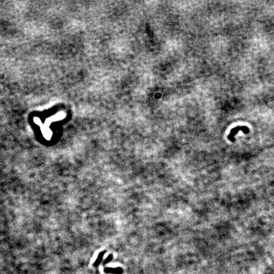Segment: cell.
I'll use <instances>...</instances> for the list:
<instances>
[{
    "instance_id": "6da1fadb",
    "label": "cell",
    "mask_w": 274,
    "mask_h": 274,
    "mask_svg": "<svg viewBox=\"0 0 274 274\" xmlns=\"http://www.w3.org/2000/svg\"><path fill=\"white\" fill-rule=\"evenodd\" d=\"M239 130H242V131H243L245 133H248L249 132V129L246 127H237L236 128L232 129L230 134L228 136V140L231 142H234L235 141L234 137L237 133V132H239Z\"/></svg>"
},
{
    "instance_id": "7a4b0ae2",
    "label": "cell",
    "mask_w": 274,
    "mask_h": 274,
    "mask_svg": "<svg viewBox=\"0 0 274 274\" xmlns=\"http://www.w3.org/2000/svg\"><path fill=\"white\" fill-rule=\"evenodd\" d=\"M106 272L107 273H111L114 274H121L123 272V269L120 267L118 268H106L105 270Z\"/></svg>"
},
{
    "instance_id": "3957f363",
    "label": "cell",
    "mask_w": 274,
    "mask_h": 274,
    "mask_svg": "<svg viewBox=\"0 0 274 274\" xmlns=\"http://www.w3.org/2000/svg\"><path fill=\"white\" fill-rule=\"evenodd\" d=\"M104 253H105V252H102V253H100L99 254L98 256V258L97 259V260L95 261V262L94 263V266L95 267H97L98 266V265L100 263V262H102V258H103V256L104 255Z\"/></svg>"
},
{
    "instance_id": "277c9868",
    "label": "cell",
    "mask_w": 274,
    "mask_h": 274,
    "mask_svg": "<svg viewBox=\"0 0 274 274\" xmlns=\"http://www.w3.org/2000/svg\"><path fill=\"white\" fill-rule=\"evenodd\" d=\"M112 260V255H111H111L108 256V257L107 258V259L106 260L105 262H104V263L106 264V263H108V262H109L110 261H111Z\"/></svg>"
}]
</instances>
